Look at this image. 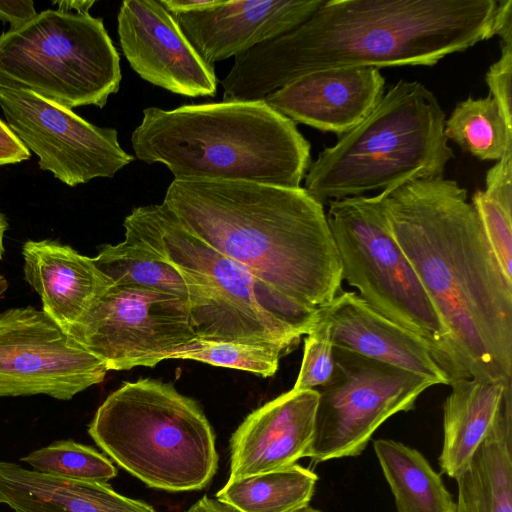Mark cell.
<instances>
[{"instance_id":"cell-1","label":"cell","mask_w":512,"mask_h":512,"mask_svg":"<svg viewBox=\"0 0 512 512\" xmlns=\"http://www.w3.org/2000/svg\"><path fill=\"white\" fill-rule=\"evenodd\" d=\"M501 12L502 0H324L296 28L234 57L222 101L262 100L321 70L433 66L497 35Z\"/></svg>"},{"instance_id":"cell-2","label":"cell","mask_w":512,"mask_h":512,"mask_svg":"<svg viewBox=\"0 0 512 512\" xmlns=\"http://www.w3.org/2000/svg\"><path fill=\"white\" fill-rule=\"evenodd\" d=\"M381 194L389 229L445 328L452 382L512 379V281L466 189L441 176Z\"/></svg>"},{"instance_id":"cell-3","label":"cell","mask_w":512,"mask_h":512,"mask_svg":"<svg viewBox=\"0 0 512 512\" xmlns=\"http://www.w3.org/2000/svg\"><path fill=\"white\" fill-rule=\"evenodd\" d=\"M192 234L295 302L328 306L341 291L323 204L304 187L173 180L162 202Z\"/></svg>"},{"instance_id":"cell-4","label":"cell","mask_w":512,"mask_h":512,"mask_svg":"<svg viewBox=\"0 0 512 512\" xmlns=\"http://www.w3.org/2000/svg\"><path fill=\"white\" fill-rule=\"evenodd\" d=\"M135 156L174 180H240L299 188L310 143L264 99L148 107L131 135Z\"/></svg>"},{"instance_id":"cell-5","label":"cell","mask_w":512,"mask_h":512,"mask_svg":"<svg viewBox=\"0 0 512 512\" xmlns=\"http://www.w3.org/2000/svg\"><path fill=\"white\" fill-rule=\"evenodd\" d=\"M124 223L181 273L198 339L264 345L286 355L319 319L320 309L293 301L212 249L163 203L133 209Z\"/></svg>"},{"instance_id":"cell-6","label":"cell","mask_w":512,"mask_h":512,"mask_svg":"<svg viewBox=\"0 0 512 512\" xmlns=\"http://www.w3.org/2000/svg\"><path fill=\"white\" fill-rule=\"evenodd\" d=\"M445 113L418 81L400 80L374 109L309 166L304 189L324 204L443 176L454 157Z\"/></svg>"},{"instance_id":"cell-7","label":"cell","mask_w":512,"mask_h":512,"mask_svg":"<svg viewBox=\"0 0 512 512\" xmlns=\"http://www.w3.org/2000/svg\"><path fill=\"white\" fill-rule=\"evenodd\" d=\"M88 433L150 488L201 490L218 469L215 433L203 410L160 380L125 382L99 406Z\"/></svg>"},{"instance_id":"cell-8","label":"cell","mask_w":512,"mask_h":512,"mask_svg":"<svg viewBox=\"0 0 512 512\" xmlns=\"http://www.w3.org/2000/svg\"><path fill=\"white\" fill-rule=\"evenodd\" d=\"M122 79L103 19L45 10L0 35V87L25 90L67 109L106 105Z\"/></svg>"},{"instance_id":"cell-9","label":"cell","mask_w":512,"mask_h":512,"mask_svg":"<svg viewBox=\"0 0 512 512\" xmlns=\"http://www.w3.org/2000/svg\"><path fill=\"white\" fill-rule=\"evenodd\" d=\"M326 218L342 279L377 313L420 338L451 384L453 361L445 328L389 229L381 192L330 201Z\"/></svg>"},{"instance_id":"cell-10","label":"cell","mask_w":512,"mask_h":512,"mask_svg":"<svg viewBox=\"0 0 512 512\" xmlns=\"http://www.w3.org/2000/svg\"><path fill=\"white\" fill-rule=\"evenodd\" d=\"M331 378L319 387L314 437L307 453L314 463L362 454L391 416L413 410L434 384L396 366L333 348Z\"/></svg>"},{"instance_id":"cell-11","label":"cell","mask_w":512,"mask_h":512,"mask_svg":"<svg viewBox=\"0 0 512 512\" xmlns=\"http://www.w3.org/2000/svg\"><path fill=\"white\" fill-rule=\"evenodd\" d=\"M67 333L108 371L154 367L197 339L186 298L115 284Z\"/></svg>"},{"instance_id":"cell-12","label":"cell","mask_w":512,"mask_h":512,"mask_svg":"<svg viewBox=\"0 0 512 512\" xmlns=\"http://www.w3.org/2000/svg\"><path fill=\"white\" fill-rule=\"evenodd\" d=\"M107 372L43 310L28 306L0 314V397L69 400L101 383Z\"/></svg>"},{"instance_id":"cell-13","label":"cell","mask_w":512,"mask_h":512,"mask_svg":"<svg viewBox=\"0 0 512 512\" xmlns=\"http://www.w3.org/2000/svg\"><path fill=\"white\" fill-rule=\"evenodd\" d=\"M0 107L11 131L38 156L40 169L70 187L112 178L134 160L116 129L95 126L32 92L0 87Z\"/></svg>"},{"instance_id":"cell-14","label":"cell","mask_w":512,"mask_h":512,"mask_svg":"<svg viewBox=\"0 0 512 512\" xmlns=\"http://www.w3.org/2000/svg\"><path fill=\"white\" fill-rule=\"evenodd\" d=\"M122 52L145 81L185 97H214L217 77L158 0H125L118 16Z\"/></svg>"},{"instance_id":"cell-15","label":"cell","mask_w":512,"mask_h":512,"mask_svg":"<svg viewBox=\"0 0 512 512\" xmlns=\"http://www.w3.org/2000/svg\"><path fill=\"white\" fill-rule=\"evenodd\" d=\"M323 1L214 0L207 7L172 16L198 55L214 66L296 28Z\"/></svg>"},{"instance_id":"cell-16","label":"cell","mask_w":512,"mask_h":512,"mask_svg":"<svg viewBox=\"0 0 512 512\" xmlns=\"http://www.w3.org/2000/svg\"><path fill=\"white\" fill-rule=\"evenodd\" d=\"M318 400L317 389H291L247 415L230 438L229 479L286 468L307 457Z\"/></svg>"},{"instance_id":"cell-17","label":"cell","mask_w":512,"mask_h":512,"mask_svg":"<svg viewBox=\"0 0 512 512\" xmlns=\"http://www.w3.org/2000/svg\"><path fill=\"white\" fill-rule=\"evenodd\" d=\"M384 93L385 78L379 69L352 67L303 75L264 100L295 124L343 135L374 109Z\"/></svg>"},{"instance_id":"cell-18","label":"cell","mask_w":512,"mask_h":512,"mask_svg":"<svg viewBox=\"0 0 512 512\" xmlns=\"http://www.w3.org/2000/svg\"><path fill=\"white\" fill-rule=\"evenodd\" d=\"M320 317L327 323L333 347L404 369L434 385H450L420 338L377 313L355 292L337 295L320 309Z\"/></svg>"},{"instance_id":"cell-19","label":"cell","mask_w":512,"mask_h":512,"mask_svg":"<svg viewBox=\"0 0 512 512\" xmlns=\"http://www.w3.org/2000/svg\"><path fill=\"white\" fill-rule=\"evenodd\" d=\"M24 278L39 294L43 311L66 332L112 283L68 245L53 240L23 244Z\"/></svg>"},{"instance_id":"cell-20","label":"cell","mask_w":512,"mask_h":512,"mask_svg":"<svg viewBox=\"0 0 512 512\" xmlns=\"http://www.w3.org/2000/svg\"><path fill=\"white\" fill-rule=\"evenodd\" d=\"M0 504L14 512H158L108 483L71 480L0 461Z\"/></svg>"},{"instance_id":"cell-21","label":"cell","mask_w":512,"mask_h":512,"mask_svg":"<svg viewBox=\"0 0 512 512\" xmlns=\"http://www.w3.org/2000/svg\"><path fill=\"white\" fill-rule=\"evenodd\" d=\"M443 405V445L438 458L441 472L456 478L487 435L505 399L512 379H458Z\"/></svg>"},{"instance_id":"cell-22","label":"cell","mask_w":512,"mask_h":512,"mask_svg":"<svg viewBox=\"0 0 512 512\" xmlns=\"http://www.w3.org/2000/svg\"><path fill=\"white\" fill-rule=\"evenodd\" d=\"M455 480V512H512V393Z\"/></svg>"},{"instance_id":"cell-23","label":"cell","mask_w":512,"mask_h":512,"mask_svg":"<svg viewBox=\"0 0 512 512\" xmlns=\"http://www.w3.org/2000/svg\"><path fill=\"white\" fill-rule=\"evenodd\" d=\"M373 447L397 512H455L441 475L418 450L391 439L375 440Z\"/></svg>"},{"instance_id":"cell-24","label":"cell","mask_w":512,"mask_h":512,"mask_svg":"<svg viewBox=\"0 0 512 512\" xmlns=\"http://www.w3.org/2000/svg\"><path fill=\"white\" fill-rule=\"evenodd\" d=\"M123 225L124 241L103 246L92 258L96 267L112 284L155 290L187 299L181 273L161 249L132 226Z\"/></svg>"},{"instance_id":"cell-25","label":"cell","mask_w":512,"mask_h":512,"mask_svg":"<svg viewBox=\"0 0 512 512\" xmlns=\"http://www.w3.org/2000/svg\"><path fill=\"white\" fill-rule=\"evenodd\" d=\"M318 476L299 464L228 479L216 499L238 512H294L309 505Z\"/></svg>"},{"instance_id":"cell-26","label":"cell","mask_w":512,"mask_h":512,"mask_svg":"<svg viewBox=\"0 0 512 512\" xmlns=\"http://www.w3.org/2000/svg\"><path fill=\"white\" fill-rule=\"evenodd\" d=\"M444 135L480 160L498 162L512 153V126L490 94L459 102L445 120Z\"/></svg>"},{"instance_id":"cell-27","label":"cell","mask_w":512,"mask_h":512,"mask_svg":"<svg viewBox=\"0 0 512 512\" xmlns=\"http://www.w3.org/2000/svg\"><path fill=\"white\" fill-rule=\"evenodd\" d=\"M485 184L474 193L472 205L504 275L512 281V153L487 171Z\"/></svg>"},{"instance_id":"cell-28","label":"cell","mask_w":512,"mask_h":512,"mask_svg":"<svg viewBox=\"0 0 512 512\" xmlns=\"http://www.w3.org/2000/svg\"><path fill=\"white\" fill-rule=\"evenodd\" d=\"M32 470L78 481L107 483L117 475L112 462L90 446L60 440L20 458Z\"/></svg>"},{"instance_id":"cell-29","label":"cell","mask_w":512,"mask_h":512,"mask_svg":"<svg viewBox=\"0 0 512 512\" xmlns=\"http://www.w3.org/2000/svg\"><path fill=\"white\" fill-rule=\"evenodd\" d=\"M281 356L283 355L279 350L264 345L197 338L176 353L172 359L195 360L271 377L278 370Z\"/></svg>"},{"instance_id":"cell-30","label":"cell","mask_w":512,"mask_h":512,"mask_svg":"<svg viewBox=\"0 0 512 512\" xmlns=\"http://www.w3.org/2000/svg\"><path fill=\"white\" fill-rule=\"evenodd\" d=\"M327 323L320 317L305 335L303 359L297 380L292 390L316 389L331 378L334 360Z\"/></svg>"},{"instance_id":"cell-31","label":"cell","mask_w":512,"mask_h":512,"mask_svg":"<svg viewBox=\"0 0 512 512\" xmlns=\"http://www.w3.org/2000/svg\"><path fill=\"white\" fill-rule=\"evenodd\" d=\"M501 42V55L486 73L490 95L496 100L505 121L512 126V0H504L497 32Z\"/></svg>"},{"instance_id":"cell-32","label":"cell","mask_w":512,"mask_h":512,"mask_svg":"<svg viewBox=\"0 0 512 512\" xmlns=\"http://www.w3.org/2000/svg\"><path fill=\"white\" fill-rule=\"evenodd\" d=\"M30 158L29 150L0 119V165L14 164Z\"/></svg>"},{"instance_id":"cell-33","label":"cell","mask_w":512,"mask_h":512,"mask_svg":"<svg viewBox=\"0 0 512 512\" xmlns=\"http://www.w3.org/2000/svg\"><path fill=\"white\" fill-rule=\"evenodd\" d=\"M38 13L30 0H0V20L10 24L9 30H16L32 20Z\"/></svg>"},{"instance_id":"cell-34","label":"cell","mask_w":512,"mask_h":512,"mask_svg":"<svg viewBox=\"0 0 512 512\" xmlns=\"http://www.w3.org/2000/svg\"><path fill=\"white\" fill-rule=\"evenodd\" d=\"M171 14L187 13L211 5L214 0H158Z\"/></svg>"},{"instance_id":"cell-35","label":"cell","mask_w":512,"mask_h":512,"mask_svg":"<svg viewBox=\"0 0 512 512\" xmlns=\"http://www.w3.org/2000/svg\"><path fill=\"white\" fill-rule=\"evenodd\" d=\"M184 512H238L232 506L219 501L218 499H212L208 496H204L191 505Z\"/></svg>"},{"instance_id":"cell-36","label":"cell","mask_w":512,"mask_h":512,"mask_svg":"<svg viewBox=\"0 0 512 512\" xmlns=\"http://www.w3.org/2000/svg\"><path fill=\"white\" fill-rule=\"evenodd\" d=\"M58 5V9L63 12L75 10V13H89L90 8L94 5V0H64L54 2Z\"/></svg>"},{"instance_id":"cell-37","label":"cell","mask_w":512,"mask_h":512,"mask_svg":"<svg viewBox=\"0 0 512 512\" xmlns=\"http://www.w3.org/2000/svg\"><path fill=\"white\" fill-rule=\"evenodd\" d=\"M8 221L5 215L0 211V260H2L5 248L3 244L4 234L8 229Z\"/></svg>"},{"instance_id":"cell-38","label":"cell","mask_w":512,"mask_h":512,"mask_svg":"<svg viewBox=\"0 0 512 512\" xmlns=\"http://www.w3.org/2000/svg\"><path fill=\"white\" fill-rule=\"evenodd\" d=\"M7 289H8V281L3 275H0V300L3 298Z\"/></svg>"},{"instance_id":"cell-39","label":"cell","mask_w":512,"mask_h":512,"mask_svg":"<svg viewBox=\"0 0 512 512\" xmlns=\"http://www.w3.org/2000/svg\"><path fill=\"white\" fill-rule=\"evenodd\" d=\"M294 512H324L322 510H319V509H316V508H313L311 507L310 505H307L305 507H302Z\"/></svg>"}]
</instances>
